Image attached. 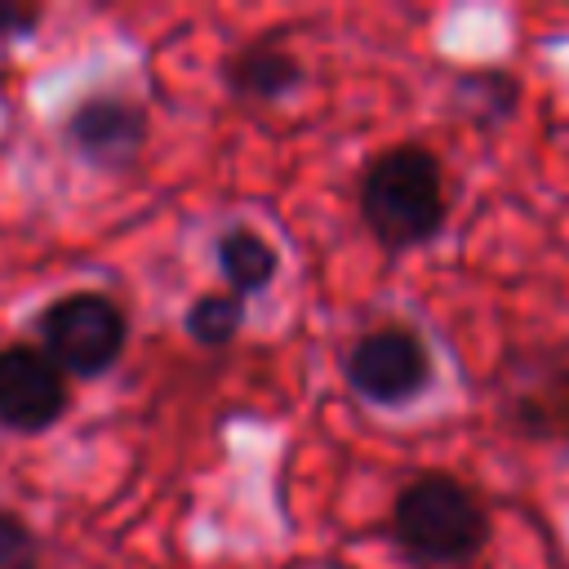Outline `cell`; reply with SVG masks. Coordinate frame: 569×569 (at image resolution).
I'll list each match as a JSON object with an SVG mask.
<instances>
[{
    "label": "cell",
    "mask_w": 569,
    "mask_h": 569,
    "mask_svg": "<svg viewBox=\"0 0 569 569\" xmlns=\"http://www.w3.org/2000/svg\"><path fill=\"white\" fill-rule=\"evenodd\" d=\"M391 542L422 569H453L485 551L489 511L458 476L422 471L391 502Z\"/></svg>",
    "instance_id": "7a4b0ae2"
},
{
    "label": "cell",
    "mask_w": 569,
    "mask_h": 569,
    "mask_svg": "<svg viewBox=\"0 0 569 569\" xmlns=\"http://www.w3.org/2000/svg\"><path fill=\"white\" fill-rule=\"evenodd\" d=\"M71 409L67 373L36 347L9 342L0 347V427L18 436L49 431Z\"/></svg>",
    "instance_id": "8992f818"
},
{
    "label": "cell",
    "mask_w": 569,
    "mask_h": 569,
    "mask_svg": "<svg viewBox=\"0 0 569 569\" xmlns=\"http://www.w3.org/2000/svg\"><path fill=\"white\" fill-rule=\"evenodd\" d=\"M182 325H187V338L196 347H209V351L231 347L244 329V298L231 289H209L187 307Z\"/></svg>",
    "instance_id": "30bf717a"
},
{
    "label": "cell",
    "mask_w": 569,
    "mask_h": 569,
    "mask_svg": "<svg viewBox=\"0 0 569 569\" xmlns=\"http://www.w3.org/2000/svg\"><path fill=\"white\" fill-rule=\"evenodd\" d=\"M0 569H40V538L36 529L0 507Z\"/></svg>",
    "instance_id": "8fae6325"
},
{
    "label": "cell",
    "mask_w": 569,
    "mask_h": 569,
    "mask_svg": "<svg viewBox=\"0 0 569 569\" xmlns=\"http://www.w3.org/2000/svg\"><path fill=\"white\" fill-rule=\"evenodd\" d=\"M36 338H40V351L67 378H98L120 360L129 342V320L116 298L98 289H76L53 298L36 316Z\"/></svg>",
    "instance_id": "3957f363"
},
{
    "label": "cell",
    "mask_w": 569,
    "mask_h": 569,
    "mask_svg": "<svg viewBox=\"0 0 569 569\" xmlns=\"http://www.w3.org/2000/svg\"><path fill=\"white\" fill-rule=\"evenodd\" d=\"M213 258H218V271L222 280L231 284V293L249 298V293H262L276 271H280V253L271 249V240L262 231H253L249 222H231L218 231L213 240Z\"/></svg>",
    "instance_id": "ba28073f"
},
{
    "label": "cell",
    "mask_w": 569,
    "mask_h": 569,
    "mask_svg": "<svg viewBox=\"0 0 569 569\" xmlns=\"http://www.w3.org/2000/svg\"><path fill=\"white\" fill-rule=\"evenodd\" d=\"M360 222L387 253H409L445 231L449 196L440 156L422 142H396L360 169Z\"/></svg>",
    "instance_id": "6da1fadb"
},
{
    "label": "cell",
    "mask_w": 569,
    "mask_h": 569,
    "mask_svg": "<svg viewBox=\"0 0 569 569\" xmlns=\"http://www.w3.org/2000/svg\"><path fill=\"white\" fill-rule=\"evenodd\" d=\"M342 378H347V387L360 400L396 409V405L418 400L431 387L436 360H431V347L422 342L418 329H409V325H378V329L360 333L347 347Z\"/></svg>",
    "instance_id": "5b68a950"
},
{
    "label": "cell",
    "mask_w": 569,
    "mask_h": 569,
    "mask_svg": "<svg viewBox=\"0 0 569 569\" xmlns=\"http://www.w3.org/2000/svg\"><path fill=\"white\" fill-rule=\"evenodd\" d=\"M516 102H520V84L502 67H480V71L453 76L449 107L458 116H467L471 124H480V129H493V124L511 120L516 116Z\"/></svg>",
    "instance_id": "9c48e42d"
},
{
    "label": "cell",
    "mask_w": 569,
    "mask_h": 569,
    "mask_svg": "<svg viewBox=\"0 0 569 569\" xmlns=\"http://www.w3.org/2000/svg\"><path fill=\"white\" fill-rule=\"evenodd\" d=\"M44 9L27 0H0V40H27L40 27Z\"/></svg>",
    "instance_id": "7c38bea8"
},
{
    "label": "cell",
    "mask_w": 569,
    "mask_h": 569,
    "mask_svg": "<svg viewBox=\"0 0 569 569\" xmlns=\"http://www.w3.org/2000/svg\"><path fill=\"white\" fill-rule=\"evenodd\" d=\"M284 31H267L258 40H244L227 62H222V84L236 102H284L302 89L307 71L302 58L280 40Z\"/></svg>",
    "instance_id": "52a82bcc"
},
{
    "label": "cell",
    "mask_w": 569,
    "mask_h": 569,
    "mask_svg": "<svg viewBox=\"0 0 569 569\" xmlns=\"http://www.w3.org/2000/svg\"><path fill=\"white\" fill-rule=\"evenodd\" d=\"M62 147L84 160L98 173H129L138 169L147 138H151V116L138 98L120 89H93L71 102V111L58 124Z\"/></svg>",
    "instance_id": "277c9868"
}]
</instances>
